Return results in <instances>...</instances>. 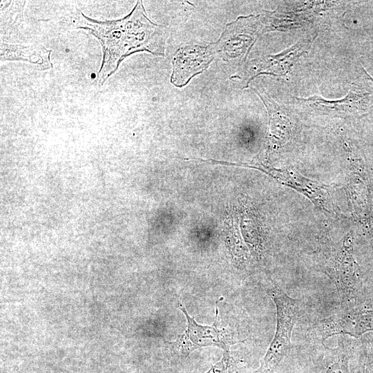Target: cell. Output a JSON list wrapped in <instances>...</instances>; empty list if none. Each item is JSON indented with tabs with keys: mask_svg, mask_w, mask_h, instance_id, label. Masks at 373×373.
Listing matches in <instances>:
<instances>
[{
	"mask_svg": "<svg viewBox=\"0 0 373 373\" xmlns=\"http://www.w3.org/2000/svg\"><path fill=\"white\" fill-rule=\"evenodd\" d=\"M369 331H373V309L361 307L357 303L341 305L332 315L316 323L312 332L314 337L324 344L333 336L359 337Z\"/></svg>",
	"mask_w": 373,
	"mask_h": 373,
	"instance_id": "5b68a950",
	"label": "cell"
},
{
	"mask_svg": "<svg viewBox=\"0 0 373 373\" xmlns=\"http://www.w3.org/2000/svg\"><path fill=\"white\" fill-rule=\"evenodd\" d=\"M327 350L323 365L317 373H351L348 349L342 340L337 347Z\"/></svg>",
	"mask_w": 373,
	"mask_h": 373,
	"instance_id": "ba28073f",
	"label": "cell"
},
{
	"mask_svg": "<svg viewBox=\"0 0 373 373\" xmlns=\"http://www.w3.org/2000/svg\"><path fill=\"white\" fill-rule=\"evenodd\" d=\"M268 294L276 306V330L260 367L253 373H274L291 348L292 330L301 312L300 301L289 296L279 287H272Z\"/></svg>",
	"mask_w": 373,
	"mask_h": 373,
	"instance_id": "7a4b0ae2",
	"label": "cell"
},
{
	"mask_svg": "<svg viewBox=\"0 0 373 373\" xmlns=\"http://www.w3.org/2000/svg\"><path fill=\"white\" fill-rule=\"evenodd\" d=\"M179 309L186 318V328L184 333L178 335L175 341L170 344L173 352L180 357L186 358L195 350L205 347H217L224 351L229 350V345L236 343L224 329L219 327L218 308L214 322L211 325L197 323L180 301Z\"/></svg>",
	"mask_w": 373,
	"mask_h": 373,
	"instance_id": "277c9868",
	"label": "cell"
},
{
	"mask_svg": "<svg viewBox=\"0 0 373 373\" xmlns=\"http://www.w3.org/2000/svg\"><path fill=\"white\" fill-rule=\"evenodd\" d=\"M240 358L229 350L224 351L221 358L204 373H233L240 365Z\"/></svg>",
	"mask_w": 373,
	"mask_h": 373,
	"instance_id": "9c48e42d",
	"label": "cell"
},
{
	"mask_svg": "<svg viewBox=\"0 0 373 373\" xmlns=\"http://www.w3.org/2000/svg\"><path fill=\"white\" fill-rule=\"evenodd\" d=\"M316 257L319 269L334 285L341 305L358 303L362 285L353 265L350 245L336 248L322 240Z\"/></svg>",
	"mask_w": 373,
	"mask_h": 373,
	"instance_id": "3957f363",
	"label": "cell"
},
{
	"mask_svg": "<svg viewBox=\"0 0 373 373\" xmlns=\"http://www.w3.org/2000/svg\"><path fill=\"white\" fill-rule=\"evenodd\" d=\"M217 53L215 43L191 44L179 48L172 61L171 82L183 87L195 75L204 72Z\"/></svg>",
	"mask_w": 373,
	"mask_h": 373,
	"instance_id": "8992f818",
	"label": "cell"
},
{
	"mask_svg": "<svg viewBox=\"0 0 373 373\" xmlns=\"http://www.w3.org/2000/svg\"><path fill=\"white\" fill-rule=\"evenodd\" d=\"M75 28L88 31L102 46V60L96 76L98 86L103 85L122 60L133 53L147 52L163 57L169 36L166 27L147 17L142 1H137L126 16L118 19L96 20L79 11Z\"/></svg>",
	"mask_w": 373,
	"mask_h": 373,
	"instance_id": "6da1fadb",
	"label": "cell"
},
{
	"mask_svg": "<svg viewBox=\"0 0 373 373\" xmlns=\"http://www.w3.org/2000/svg\"><path fill=\"white\" fill-rule=\"evenodd\" d=\"M51 50L41 46L1 42V61H23L38 64L42 69L51 67Z\"/></svg>",
	"mask_w": 373,
	"mask_h": 373,
	"instance_id": "52a82bcc",
	"label": "cell"
}]
</instances>
